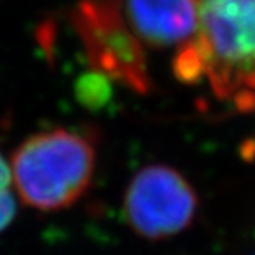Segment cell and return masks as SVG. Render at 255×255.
I'll return each mask as SVG.
<instances>
[{"label": "cell", "instance_id": "6da1fadb", "mask_svg": "<svg viewBox=\"0 0 255 255\" xmlns=\"http://www.w3.org/2000/svg\"><path fill=\"white\" fill-rule=\"evenodd\" d=\"M196 36L173 56L183 83L208 81L221 102L255 112V0H193Z\"/></svg>", "mask_w": 255, "mask_h": 255}, {"label": "cell", "instance_id": "7a4b0ae2", "mask_svg": "<svg viewBox=\"0 0 255 255\" xmlns=\"http://www.w3.org/2000/svg\"><path fill=\"white\" fill-rule=\"evenodd\" d=\"M10 170L15 189L26 206L46 213L66 209L92 181L94 140L69 128L35 133L13 151Z\"/></svg>", "mask_w": 255, "mask_h": 255}, {"label": "cell", "instance_id": "3957f363", "mask_svg": "<svg viewBox=\"0 0 255 255\" xmlns=\"http://www.w3.org/2000/svg\"><path fill=\"white\" fill-rule=\"evenodd\" d=\"M73 25L94 73L143 94L151 88L146 58L121 0H81Z\"/></svg>", "mask_w": 255, "mask_h": 255}, {"label": "cell", "instance_id": "277c9868", "mask_svg": "<svg viewBox=\"0 0 255 255\" xmlns=\"http://www.w3.org/2000/svg\"><path fill=\"white\" fill-rule=\"evenodd\" d=\"M124 211L135 234L160 241L188 229L198 211V196L175 168L150 165L132 178Z\"/></svg>", "mask_w": 255, "mask_h": 255}, {"label": "cell", "instance_id": "5b68a950", "mask_svg": "<svg viewBox=\"0 0 255 255\" xmlns=\"http://www.w3.org/2000/svg\"><path fill=\"white\" fill-rule=\"evenodd\" d=\"M122 10L133 33L148 46L176 53L196 36L193 0H124Z\"/></svg>", "mask_w": 255, "mask_h": 255}, {"label": "cell", "instance_id": "8992f818", "mask_svg": "<svg viewBox=\"0 0 255 255\" xmlns=\"http://www.w3.org/2000/svg\"><path fill=\"white\" fill-rule=\"evenodd\" d=\"M109 86H107V78L99 73L91 74L89 78H83L81 83L78 84V92L79 97L83 102H89L94 104V102H104L106 96L104 92H107Z\"/></svg>", "mask_w": 255, "mask_h": 255}, {"label": "cell", "instance_id": "52a82bcc", "mask_svg": "<svg viewBox=\"0 0 255 255\" xmlns=\"http://www.w3.org/2000/svg\"><path fill=\"white\" fill-rule=\"evenodd\" d=\"M15 211H17V206H15V198L12 191L0 194V232L7 229L10 222L13 221Z\"/></svg>", "mask_w": 255, "mask_h": 255}, {"label": "cell", "instance_id": "ba28073f", "mask_svg": "<svg viewBox=\"0 0 255 255\" xmlns=\"http://www.w3.org/2000/svg\"><path fill=\"white\" fill-rule=\"evenodd\" d=\"M12 170H10V165L7 163V160L3 158V155L0 153V194L12 191Z\"/></svg>", "mask_w": 255, "mask_h": 255}]
</instances>
